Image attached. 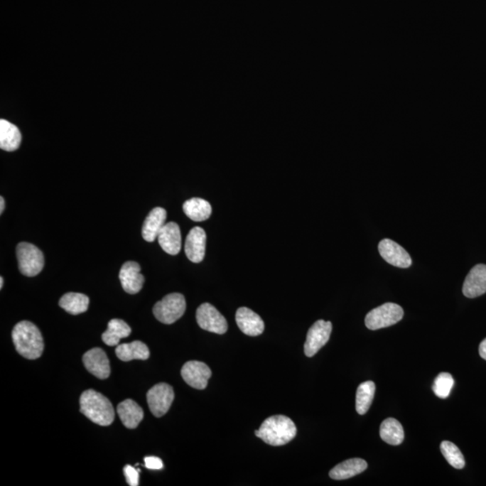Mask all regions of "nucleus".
I'll return each mask as SVG.
<instances>
[{"label":"nucleus","mask_w":486,"mask_h":486,"mask_svg":"<svg viewBox=\"0 0 486 486\" xmlns=\"http://www.w3.org/2000/svg\"><path fill=\"white\" fill-rule=\"evenodd\" d=\"M18 268L23 276H36L45 266V256L40 249L28 242H20L16 247Z\"/></svg>","instance_id":"nucleus-6"},{"label":"nucleus","mask_w":486,"mask_h":486,"mask_svg":"<svg viewBox=\"0 0 486 486\" xmlns=\"http://www.w3.org/2000/svg\"><path fill=\"white\" fill-rule=\"evenodd\" d=\"M14 345L20 355L27 360L39 359L45 349L42 333L38 327L28 320H23L12 332Z\"/></svg>","instance_id":"nucleus-1"},{"label":"nucleus","mask_w":486,"mask_h":486,"mask_svg":"<svg viewBox=\"0 0 486 486\" xmlns=\"http://www.w3.org/2000/svg\"><path fill=\"white\" fill-rule=\"evenodd\" d=\"M131 333L130 326L124 320L113 319L108 323L107 330L102 334V340L107 346H117L122 339L129 336Z\"/></svg>","instance_id":"nucleus-24"},{"label":"nucleus","mask_w":486,"mask_h":486,"mask_svg":"<svg viewBox=\"0 0 486 486\" xmlns=\"http://www.w3.org/2000/svg\"><path fill=\"white\" fill-rule=\"evenodd\" d=\"M21 134L18 127L9 121L0 120V148L6 151L18 150L21 144Z\"/></svg>","instance_id":"nucleus-22"},{"label":"nucleus","mask_w":486,"mask_h":486,"mask_svg":"<svg viewBox=\"0 0 486 486\" xmlns=\"http://www.w3.org/2000/svg\"><path fill=\"white\" fill-rule=\"evenodd\" d=\"M403 317L404 310L399 305L387 303L371 310L364 319V323L369 330H376L394 325Z\"/></svg>","instance_id":"nucleus-5"},{"label":"nucleus","mask_w":486,"mask_h":486,"mask_svg":"<svg viewBox=\"0 0 486 486\" xmlns=\"http://www.w3.org/2000/svg\"><path fill=\"white\" fill-rule=\"evenodd\" d=\"M236 323L246 335L259 336L264 332L265 324L261 317L247 307H241L236 312Z\"/></svg>","instance_id":"nucleus-15"},{"label":"nucleus","mask_w":486,"mask_h":486,"mask_svg":"<svg viewBox=\"0 0 486 486\" xmlns=\"http://www.w3.org/2000/svg\"><path fill=\"white\" fill-rule=\"evenodd\" d=\"M117 414L122 423L127 428H137L144 416V410L140 405L131 399L124 400L118 404Z\"/></svg>","instance_id":"nucleus-19"},{"label":"nucleus","mask_w":486,"mask_h":486,"mask_svg":"<svg viewBox=\"0 0 486 486\" xmlns=\"http://www.w3.org/2000/svg\"><path fill=\"white\" fill-rule=\"evenodd\" d=\"M167 212L161 207H155L148 215L144 222L141 235L145 241L153 242L166 225Z\"/></svg>","instance_id":"nucleus-18"},{"label":"nucleus","mask_w":486,"mask_h":486,"mask_svg":"<svg viewBox=\"0 0 486 486\" xmlns=\"http://www.w3.org/2000/svg\"><path fill=\"white\" fill-rule=\"evenodd\" d=\"M380 437L389 445H400L404 438V428L396 418H388L381 424Z\"/></svg>","instance_id":"nucleus-26"},{"label":"nucleus","mask_w":486,"mask_h":486,"mask_svg":"<svg viewBox=\"0 0 486 486\" xmlns=\"http://www.w3.org/2000/svg\"><path fill=\"white\" fill-rule=\"evenodd\" d=\"M367 468V462L361 458H351L337 465L330 472V478L334 480H345L361 474Z\"/></svg>","instance_id":"nucleus-20"},{"label":"nucleus","mask_w":486,"mask_h":486,"mask_svg":"<svg viewBox=\"0 0 486 486\" xmlns=\"http://www.w3.org/2000/svg\"><path fill=\"white\" fill-rule=\"evenodd\" d=\"M128 485L131 486L139 485V471L136 470L131 465H127L124 468Z\"/></svg>","instance_id":"nucleus-30"},{"label":"nucleus","mask_w":486,"mask_h":486,"mask_svg":"<svg viewBox=\"0 0 486 486\" xmlns=\"http://www.w3.org/2000/svg\"><path fill=\"white\" fill-rule=\"evenodd\" d=\"M441 453L443 454L446 460L455 469L464 468L465 462L463 454L459 448L450 441H443L441 444Z\"/></svg>","instance_id":"nucleus-28"},{"label":"nucleus","mask_w":486,"mask_h":486,"mask_svg":"<svg viewBox=\"0 0 486 486\" xmlns=\"http://www.w3.org/2000/svg\"><path fill=\"white\" fill-rule=\"evenodd\" d=\"M60 306L70 315H77L89 308V296L80 293H67L60 300Z\"/></svg>","instance_id":"nucleus-25"},{"label":"nucleus","mask_w":486,"mask_h":486,"mask_svg":"<svg viewBox=\"0 0 486 486\" xmlns=\"http://www.w3.org/2000/svg\"><path fill=\"white\" fill-rule=\"evenodd\" d=\"M212 371L207 364L191 360L185 363L181 369V377L185 383L198 390L207 388Z\"/></svg>","instance_id":"nucleus-10"},{"label":"nucleus","mask_w":486,"mask_h":486,"mask_svg":"<svg viewBox=\"0 0 486 486\" xmlns=\"http://www.w3.org/2000/svg\"><path fill=\"white\" fill-rule=\"evenodd\" d=\"M3 284H4V279L1 276V278H0V288H3Z\"/></svg>","instance_id":"nucleus-34"},{"label":"nucleus","mask_w":486,"mask_h":486,"mask_svg":"<svg viewBox=\"0 0 486 486\" xmlns=\"http://www.w3.org/2000/svg\"><path fill=\"white\" fill-rule=\"evenodd\" d=\"M207 234L204 229L194 227L190 230L185 239V252L189 261L199 263L205 258Z\"/></svg>","instance_id":"nucleus-14"},{"label":"nucleus","mask_w":486,"mask_h":486,"mask_svg":"<svg viewBox=\"0 0 486 486\" xmlns=\"http://www.w3.org/2000/svg\"><path fill=\"white\" fill-rule=\"evenodd\" d=\"M158 241L165 252L177 255L181 249V232L180 226L174 222H167L158 236Z\"/></svg>","instance_id":"nucleus-17"},{"label":"nucleus","mask_w":486,"mask_h":486,"mask_svg":"<svg viewBox=\"0 0 486 486\" xmlns=\"http://www.w3.org/2000/svg\"><path fill=\"white\" fill-rule=\"evenodd\" d=\"M296 427L291 418L284 415L269 417L255 431L256 437L261 438L266 444L283 446L288 444L296 436Z\"/></svg>","instance_id":"nucleus-3"},{"label":"nucleus","mask_w":486,"mask_h":486,"mask_svg":"<svg viewBox=\"0 0 486 486\" xmlns=\"http://www.w3.org/2000/svg\"><path fill=\"white\" fill-rule=\"evenodd\" d=\"M175 398L174 390L170 384H155L147 393V401L151 414L155 417H162L170 410Z\"/></svg>","instance_id":"nucleus-7"},{"label":"nucleus","mask_w":486,"mask_h":486,"mask_svg":"<svg viewBox=\"0 0 486 486\" xmlns=\"http://www.w3.org/2000/svg\"><path fill=\"white\" fill-rule=\"evenodd\" d=\"M80 413L85 415L94 423L100 426H109L114 416L112 403L102 394L89 389L81 394L80 399Z\"/></svg>","instance_id":"nucleus-2"},{"label":"nucleus","mask_w":486,"mask_h":486,"mask_svg":"<svg viewBox=\"0 0 486 486\" xmlns=\"http://www.w3.org/2000/svg\"><path fill=\"white\" fill-rule=\"evenodd\" d=\"M197 320L199 327L207 332L225 334L227 332V320L219 310L210 303H202L197 310Z\"/></svg>","instance_id":"nucleus-8"},{"label":"nucleus","mask_w":486,"mask_h":486,"mask_svg":"<svg viewBox=\"0 0 486 486\" xmlns=\"http://www.w3.org/2000/svg\"><path fill=\"white\" fill-rule=\"evenodd\" d=\"M183 211L192 221L202 222L210 217L212 207L205 199L194 198L184 202Z\"/></svg>","instance_id":"nucleus-23"},{"label":"nucleus","mask_w":486,"mask_h":486,"mask_svg":"<svg viewBox=\"0 0 486 486\" xmlns=\"http://www.w3.org/2000/svg\"><path fill=\"white\" fill-rule=\"evenodd\" d=\"M486 293V265L475 266L468 273L463 285V293L468 298L484 295Z\"/></svg>","instance_id":"nucleus-16"},{"label":"nucleus","mask_w":486,"mask_h":486,"mask_svg":"<svg viewBox=\"0 0 486 486\" xmlns=\"http://www.w3.org/2000/svg\"><path fill=\"white\" fill-rule=\"evenodd\" d=\"M479 354L482 359L486 360V339L482 340L480 346H479Z\"/></svg>","instance_id":"nucleus-32"},{"label":"nucleus","mask_w":486,"mask_h":486,"mask_svg":"<svg viewBox=\"0 0 486 486\" xmlns=\"http://www.w3.org/2000/svg\"><path fill=\"white\" fill-rule=\"evenodd\" d=\"M378 252L384 261L392 266L406 269L411 265V259L408 252L390 239H384L379 242Z\"/></svg>","instance_id":"nucleus-11"},{"label":"nucleus","mask_w":486,"mask_h":486,"mask_svg":"<svg viewBox=\"0 0 486 486\" xmlns=\"http://www.w3.org/2000/svg\"><path fill=\"white\" fill-rule=\"evenodd\" d=\"M185 300L178 293H168L153 307V315L164 324H172L183 316L185 312Z\"/></svg>","instance_id":"nucleus-4"},{"label":"nucleus","mask_w":486,"mask_h":486,"mask_svg":"<svg viewBox=\"0 0 486 486\" xmlns=\"http://www.w3.org/2000/svg\"><path fill=\"white\" fill-rule=\"evenodd\" d=\"M454 379L450 373H441L435 378L432 390L438 397L446 399L450 396L452 388L454 387Z\"/></svg>","instance_id":"nucleus-29"},{"label":"nucleus","mask_w":486,"mask_h":486,"mask_svg":"<svg viewBox=\"0 0 486 486\" xmlns=\"http://www.w3.org/2000/svg\"><path fill=\"white\" fill-rule=\"evenodd\" d=\"M86 369L93 376L99 379H107L110 376L111 369L109 360L107 353L100 347L87 351L82 357Z\"/></svg>","instance_id":"nucleus-12"},{"label":"nucleus","mask_w":486,"mask_h":486,"mask_svg":"<svg viewBox=\"0 0 486 486\" xmlns=\"http://www.w3.org/2000/svg\"><path fill=\"white\" fill-rule=\"evenodd\" d=\"M5 209V200L3 197L0 198V214H2Z\"/></svg>","instance_id":"nucleus-33"},{"label":"nucleus","mask_w":486,"mask_h":486,"mask_svg":"<svg viewBox=\"0 0 486 486\" xmlns=\"http://www.w3.org/2000/svg\"><path fill=\"white\" fill-rule=\"evenodd\" d=\"M144 465L148 469L151 470H160L163 468V463L161 459L157 457H146L144 458Z\"/></svg>","instance_id":"nucleus-31"},{"label":"nucleus","mask_w":486,"mask_h":486,"mask_svg":"<svg viewBox=\"0 0 486 486\" xmlns=\"http://www.w3.org/2000/svg\"><path fill=\"white\" fill-rule=\"evenodd\" d=\"M119 279L124 291L130 295L139 293L143 288L144 276L141 274V266L135 261H127L122 266Z\"/></svg>","instance_id":"nucleus-13"},{"label":"nucleus","mask_w":486,"mask_h":486,"mask_svg":"<svg viewBox=\"0 0 486 486\" xmlns=\"http://www.w3.org/2000/svg\"><path fill=\"white\" fill-rule=\"evenodd\" d=\"M116 354L118 359L124 362L134 360H146L150 357V350L148 346L140 340L121 344L117 346Z\"/></svg>","instance_id":"nucleus-21"},{"label":"nucleus","mask_w":486,"mask_h":486,"mask_svg":"<svg viewBox=\"0 0 486 486\" xmlns=\"http://www.w3.org/2000/svg\"><path fill=\"white\" fill-rule=\"evenodd\" d=\"M376 384L372 381H367L360 384L356 394V410L357 414L363 415L369 410L372 404Z\"/></svg>","instance_id":"nucleus-27"},{"label":"nucleus","mask_w":486,"mask_h":486,"mask_svg":"<svg viewBox=\"0 0 486 486\" xmlns=\"http://www.w3.org/2000/svg\"><path fill=\"white\" fill-rule=\"evenodd\" d=\"M333 324L323 320H317L307 333L305 354L307 357L315 356L329 342Z\"/></svg>","instance_id":"nucleus-9"}]
</instances>
